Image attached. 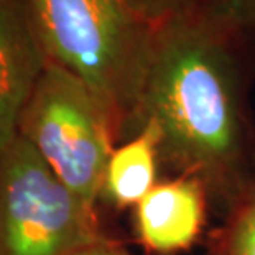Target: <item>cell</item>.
<instances>
[{"label": "cell", "mask_w": 255, "mask_h": 255, "mask_svg": "<svg viewBox=\"0 0 255 255\" xmlns=\"http://www.w3.org/2000/svg\"><path fill=\"white\" fill-rule=\"evenodd\" d=\"M158 161V135L153 126L145 124L135 137L112 151L102 193L119 208L138 206L156 186Z\"/></svg>", "instance_id": "obj_7"}, {"label": "cell", "mask_w": 255, "mask_h": 255, "mask_svg": "<svg viewBox=\"0 0 255 255\" xmlns=\"http://www.w3.org/2000/svg\"><path fill=\"white\" fill-rule=\"evenodd\" d=\"M206 194L193 178L156 183L137 206V231L143 246L160 254L188 249L203 231Z\"/></svg>", "instance_id": "obj_6"}, {"label": "cell", "mask_w": 255, "mask_h": 255, "mask_svg": "<svg viewBox=\"0 0 255 255\" xmlns=\"http://www.w3.org/2000/svg\"><path fill=\"white\" fill-rule=\"evenodd\" d=\"M126 2L153 26L196 8V0H126Z\"/></svg>", "instance_id": "obj_10"}, {"label": "cell", "mask_w": 255, "mask_h": 255, "mask_svg": "<svg viewBox=\"0 0 255 255\" xmlns=\"http://www.w3.org/2000/svg\"><path fill=\"white\" fill-rule=\"evenodd\" d=\"M17 133L69 189L96 208L117 140L106 107L88 86L46 63L21 111Z\"/></svg>", "instance_id": "obj_3"}, {"label": "cell", "mask_w": 255, "mask_h": 255, "mask_svg": "<svg viewBox=\"0 0 255 255\" xmlns=\"http://www.w3.org/2000/svg\"><path fill=\"white\" fill-rule=\"evenodd\" d=\"M101 239L96 208L17 133L0 151V255H69Z\"/></svg>", "instance_id": "obj_4"}, {"label": "cell", "mask_w": 255, "mask_h": 255, "mask_svg": "<svg viewBox=\"0 0 255 255\" xmlns=\"http://www.w3.org/2000/svg\"><path fill=\"white\" fill-rule=\"evenodd\" d=\"M69 255H132V254L127 252L122 246L107 241L104 237L94 244H89V246L78 249V251H74Z\"/></svg>", "instance_id": "obj_11"}, {"label": "cell", "mask_w": 255, "mask_h": 255, "mask_svg": "<svg viewBox=\"0 0 255 255\" xmlns=\"http://www.w3.org/2000/svg\"><path fill=\"white\" fill-rule=\"evenodd\" d=\"M26 8L46 61L88 86L117 142L135 137L155 26L126 0H26Z\"/></svg>", "instance_id": "obj_2"}, {"label": "cell", "mask_w": 255, "mask_h": 255, "mask_svg": "<svg viewBox=\"0 0 255 255\" xmlns=\"http://www.w3.org/2000/svg\"><path fill=\"white\" fill-rule=\"evenodd\" d=\"M46 63L26 0H0V151L17 137L21 111Z\"/></svg>", "instance_id": "obj_5"}, {"label": "cell", "mask_w": 255, "mask_h": 255, "mask_svg": "<svg viewBox=\"0 0 255 255\" xmlns=\"http://www.w3.org/2000/svg\"><path fill=\"white\" fill-rule=\"evenodd\" d=\"M221 255H255V191L249 193L239 204Z\"/></svg>", "instance_id": "obj_9"}, {"label": "cell", "mask_w": 255, "mask_h": 255, "mask_svg": "<svg viewBox=\"0 0 255 255\" xmlns=\"http://www.w3.org/2000/svg\"><path fill=\"white\" fill-rule=\"evenodd\" d=\"M254 74L255 59L198 10L155 26L138 132L153 126L160 161L231 203L255 165Z\"/></svg>", "instance_id": "obj_1"}, {"label": "cell", "mask_w": 255, "mask_h": 255, "mask_svg": "<svg viewBox=\"0 0 255 255\" xmlns=\"http://www.w3.org/2000/svg\"><path fill=\"white\" fill-rule=\"evenodd\" d=\"M255 59V0H196V8Z\"/></svg>", "instance_id": "obj_8"}]
</instances>
